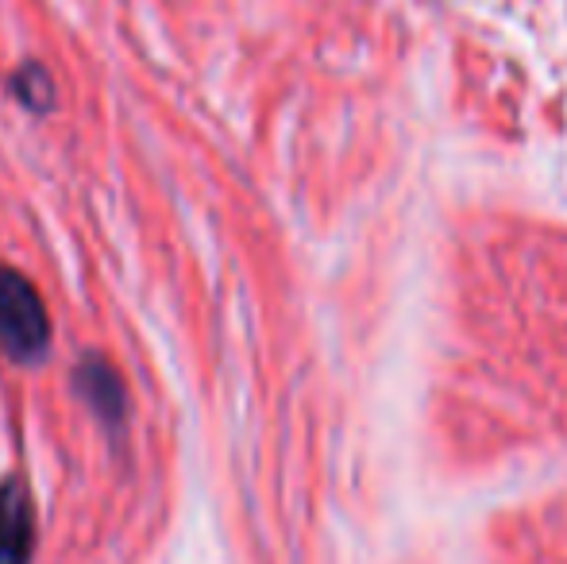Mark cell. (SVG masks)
<instances>
[{"mask_svg":"<svg viewBox=\"0 0 567 564\" xmlns=\"http://www.w3.org/2000/svg\"><path fill=\"white\" fill-rule=\"evenodd\" d=\"M74 391L85 407L93 410L101 425L109 429L113 437L124 433V422H127V391H124V379L105 356L90 352L78 360L74 368Z\"/></svg>","mask_w":567,"mask_h":564,"instance_id":"cell-2","label":"cell"},{"mask_svg":"<svg viewBox=\"0 0 567 564\" xmlns=\"http://www.w3.org/2000/svg\"><path fill=\"white\" fill-rule=\"evenodd\" d=\"M0 348L16 363H39L51 348V317L35 283L0 264Z\"/></svg>","mask_w":567,"mask_h":564,"instance_id":"cell-1","label":"cell"},{"mask_svg":"<svg viewBox=\"0 0 567 564\" xmlns=\"http://www.w3.org/2000/svg\"><path fill=\"white\" fill-rule=\"evenodd\" d=\"M16 98L23 101L28 109H35V113H47L51 109V101H54V85H51V78H47V70L43 66H35V62H28V66L16 74Z\"/></svg>","mask_w":567,"mask_h":564,"instance_id":"cell-4","label":"cell"},{"mask_svg":"<svg viewBox=\"0 0 567 564\" xmlns=\"http://www.w3.org/2000/svg\"><path fill=\"white\" fill-rule=\"evenodd\" d=\"M35 553V506L20 480L0 483V564H31Z\"/></svg>","mask_w":567,"mask_h":564,"instance_id":"cell-3","label":"cell"}]
</instances>
